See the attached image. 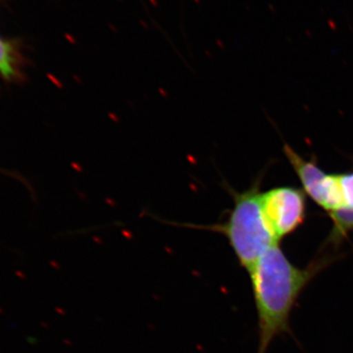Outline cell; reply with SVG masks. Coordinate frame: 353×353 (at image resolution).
<instances>
[{
	"instance_id": "cell-1",
	"label": "cell",
	"mask_w": 353,
	"mask_h": 353,
	"mask_svg": "<svg viewBox=\"0 0 353 353\" xmlns=\"http://www.w3.org/2000/svg\"><path fill=\"white\" fill-rule=\"evenodd\" d=\"M328 264V259H322L306 268H299L288 259L277 243L253 265L248 274L259 316L257 353H266L276 336L290 333V317L297 299Z\"/></svg>"
},
{
	"instance_id": "cell-2",
	"label": "cell",
	"mask_w": 353,
	"mask_h": 353,
	"mask_svg": "<svg viewBox=\"0 0 353 353\" xmlns=\"http://www.w3.org/2000/svg\"><path fill=\"white\" fill-rule=\"evenodd\" d=\"M261 180L257 179L250 188L241 192L229 188L228 190L233 197L234 208L229 211L227 220L206 228L226 236L241 267L248 272L267 250L279 243L262 211Z\"/></svg>"
},
{
	"instance_id": "cell-3",
	"label": "cell",
	"mask_w": 353,
	"mask_h": 353,
	"mask_svg": "<svg viewBox=\"0 0 353 353\" xmlns=\"http://www.w3.org/2000/svg\"><path fill=\"white\" fill-rule=\"evenodd\" d=\"M303 190L279 187L261 192L262 211L274 238L278 243L296 232L306 217V199Z\"/></svg>"
},
{
	"instance_id": "cell-4",
	"label": "cell",
	"mask_w": 353,
	"mask_h": 353,
	"mask_svg": "<svg viewBox=\"0 0 353 353\" xmlns=\"http://www.w3.org/2000/svg\"><path fill=\"white\" fill-rule=\"evenodd\" d=\"M284 152L306 196L327 213L345 206L339 175L326 173L320 168L315 157L305 160L287 143L284 145Z\"/></svg>"
},
{
	"instance_id": "cell-5",
	"label": "cell",
	"mask_w": 353,
	"mask_h": 353,
	"mask_svg": "<svg viewBox=\"0 0 353 353\" xmlns=\"http://www.w3.org/2000/svg\"><path fill=\"white\" fill-rule=\"evenodd\" d=\"M333 222V229L330 232L328 243L331 245H340L353 232V208L343 206L338 210L328 213Z\"/></svg>"
},
{
	"instance_id": "cell-6",
	"label": "cell",
	"mask_w": 353,
	"mask_h": 353,
	"mask_svg": "<svg viewBox=\"0 0 353 353\" xmlns=\"http://www.w3.org/2000/svg\"><path fill=\"white\" fill-rule=\"evenodd\" d=\"M0 72L6 78L14 75L13 59L8 44L0 39Z\"/></svg>"
},
{
	"instance_id": "cell-7",
	"label": "cell",
	"mask_w": 353,
	"mask_h": 353,
	"mask_svg": "<svg viewBox=\"0 0 353 353\" xmlns=\"http://www.w3.org/2000/svg\"><path fill=\"white\" fill-rule=\"evenodd\" d=\"M343 202L347 208H353V171L339 175Z\"/></svg>"
}]
</instances>
